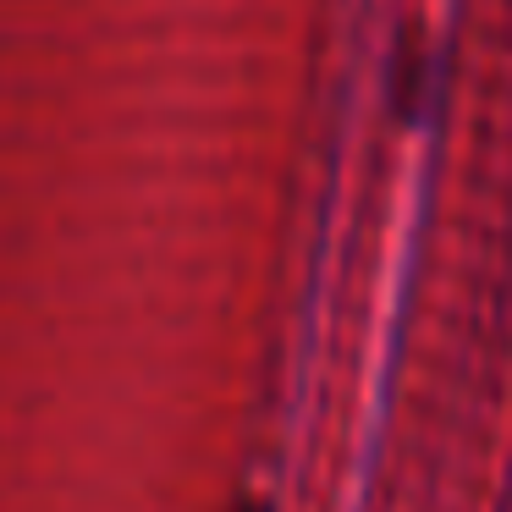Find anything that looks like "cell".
Segmentation results:
<instances>
[{"label":"cell","mask_w":512,"mask_h":512,"mask_svg":"<svg viewBox=\"0 0 512 512\" xmlns=\"http://www.w3.org/2000/svg\"><path fill=\"white\" fill-rule=\"evenodd\" d=\"M430 78H435V61L430 56H402V67H397V105L408 116H419V105L430 100Z\"/></svg>","instance_id":"6da1fadb"},{"label":"cell","mask_w":512,"mask_h":512,"mask_svg":"<svg viewBox=\"0 0 512 512\" xmlns=\"http://www.w3.org/2000/svg\"><path fill=\"white\" fill-rule=\"evenodd\" d=\"M232 512H270L265 501H243V507H232Z\"/></svg>","instance_id":"7a4b0ae2"}]
</instances>
